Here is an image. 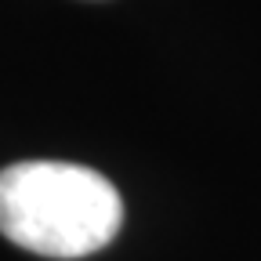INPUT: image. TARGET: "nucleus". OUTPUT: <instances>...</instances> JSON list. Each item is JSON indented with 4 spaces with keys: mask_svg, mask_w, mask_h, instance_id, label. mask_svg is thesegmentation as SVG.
Masks as SVG:
<instances>
[{
    "mask_svg": "<svg viewBox=\"0 0 261 261\" xmlns=\"http://www.w3.org/2000/svg\"><path fill=\"white\" fill-rule=\"evenodd\" d=\"M123 200L109 178L76 163L29 160L0 171V236L44 257H87L113 243Z\"/></svg>",
    "mask_w": 261,
    "mask_h": 261,
    "instance_id": "f257e3e1",
    "label": "nucleus"
}]
</instances>
